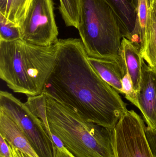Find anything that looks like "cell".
<instances>
[{
    "label": "cell",
    "mask_w": 156,
    "mask_h": 157,
    "mask_svg": "<svg viewBox=\"0 0 156 157\" xmlns=\"http://www.w3.org/2000/svg\"><path fill=\"white\" fill-rule=\"evenodd\" d=\"M43 93L82 119L113 130L126 104L92 67L81 39H59Z\"/></svg>",
    "instance_id": "1"
},
{
    "label": "cell",
    "mask_w": 156,
    "mask_h": 157,
    "mask_svg": "<svg viewBox=\"0 0 156 157\" xmlns=\"http://www.w3.org/2000/svg\"><path fill=\"white\" fill-rule=\"evenodd\" d=\"M92 67L105 82L117 92L123 94L122 79L127 73L123 58L115 59H98L88 56Z\"/></svg>",
    "instance_id": "9"
},
{
    "label": "cell",
    "mask_w": 156,
    "mask_h": 157,
    "mask_svg": "<svg viewBox=\"0 0 156 157\" xmlns=\"http://www.w3.org/2000/svg\"><path fill=\"white\" fill-rule=\"evenodd\" d=\"M121 56L123 58L129 73L133 88L137 96L140 90L142 74V64L144 60L140 51L129 40L123 37L121 44Z\"/></svg>",
    "instance_id": "11"
},
{
    "label": "cell",
    "mask_w": 156,
    "mask_h": 157,
    "mask_svg": "<svg viewBox=\"0 0 156 157\" xmlns=\"http://www.w3.org/2000/svg\"><path fill=\"white\" fill-rule=\"evenodd\" d=\"M51 137L54 144L57 147L60 148H62L65 147L64 144L62 143V141L57 136H56V135L53 134L51 133Z\"/></svg>",
    "instance_id": "23"
},
{
    "label": "cell",
    "mask_w": 156,
    "mask_h": 157,
    "mask_svg": "<svg viewBox=\"0 0 156 157\" xmlns=\"http://www.w3.org/2000/svg\"><path fill=\"white\" fill-rule=\"evenodd\" d=\"M0 157H11L10 147L6 140L0 135Z\"/></svg>",
    "instance_id": "20"
},
{
    "label": "cell",
    "mask_w": 156,
    "mask_h": 157,
    "mask_svg": "<svg viewBox=\"0 0 156 157\" xmlns=\"http://www.w3.org/2000/svg\"><path fill=\"white\" fill-rule=\"evenodd\" d=\"M0 110L11 118L24 133L39 157H54L52 139L43 122L25 103L6 91H0Z\"/></svg>",
    "instance_id": "5"
},
{
    "label": "cell",
    "mask_w": 156,
    "mask_h": 157,
    "mask_svg": "<svg viewBox=\"0 0 156 157\" xmlns=\"http://www.w3.org/2000/svg\"><path fill=\"white\" fill-rule=\"evenodd\" d=\"M0 135L19 151L31 157H39L17 124L1 110Z\"/></svg>",
    "instance_id": "10"
},
{
    "label": "cell",
    "mask_w": 156,
    "mask_h": 157,
    "mask_svg": "<svg viewBox=\"0 0 156 157\" xmlns=\"http://www.w3.org/2000/svg\"><path fill=\"white\" fill-rule=\"evenodd\" d=\"M21 39L20 27L9 22L0 13V40L13 41Z\"/></svg>",
    "instance_id": "17"
},
{
    "label": "cell",
    "mask_w": 156,
    "mask_h": 157,
    "mask_svg": "<svg viewBox=\"0 0 156 157\" xmlns=\"http://www.w3.org/2000/svg\"><path fill=\"white\" fill-rule=\"evenodd\" d=\"M54 146V157H76L74 156L69 151H68L65 147L59 148L55 145Z\"/></svg>",
    "instance_id": "21"
},
{
    "label": "cell",
    "mask_w": 156,
    "mask_h": 157,
    "mask_svg": "<svg viewBox=\"0 0 156 157\" xmlns=\"http://www.w3.org/2000/svg\"><path fill=\"white\" fill-rule=\"evenodd\" d=\"M146 135L151 150L155 157H156V133H153L146 127Z\"/></svg>",
    "instance_id": "19"
},
{
    "label": "cell",
    "mask_w": 156,
    "mask_h": 157,
    "mask_svg": "<svg viewBox=\"0 0 156 157\" xmlns=\"http://www.w3.org/2000/svg\"><path fill=\"white\" fill-rule=\"evenodd\" d=\"M115 9L123 22L125 38L130 40L136 23L138 0H107Z\"/></svg>",
    "instance_id": "12"
},
{
    "label": "cell",
    "mask_w": 156,
    "mask_h": 157,
    "mask_svg": "<svg viewBox=\"0 0 156 157\" xmlns=\"http://www.w3.org/2000/svg\"><path fill=\"white\" fill-rule=\"evenodd\" d=\"M89 57L106 59L121 57L126 32L123 22L107 0H81L78 29Z\"/></svg>",
    "instance_id": "4"
},
{
    "label": "cell",
    "mask_w": 156,
    "mask_h": 157,
    "mask_svg": "<svg viewBox=\"0 0 156 157\" xmlns=\"http://www.w3.org/2000/svg\"><path fill=\"white\" fill-rule=\"evenodd\" d=\"M11 150V157H31L9 144Z\"/></svg>",
    "instance_id": "22"
},
{
    "label": "cell",
    "mask_w": 156,
    "mask_h": 157,
    "mask_svg": "<svg viewBox=\"0 0 156 157\" xmlns=\"http://www.w3.org/2000/svg\"><path fill=\"white\" fill-rule=\"evenodd\" d=\"M149 14V0H138L134 29L129 40L142 55L144 49L145 36Z\"/></svg>",
    "instance_id": "13"
},
{
    "label": "cell",
    "mask_w": 156,
    "mask_h": 157,
    "mask_svg": "<svg viewBox=\"0 0 156 157\" xmlns=\"http://www.w3.org/2000/svg\"><path fill=\"white\" fill-rule=\"evenodd\" d=\"M21 40L36 46L49 47L58 40L53 0H32L20 26Z\"/></svg>",
    "instance_id": "7"
},
{
    "label": "cell",
    "mask_w": 156,
    "mask_h": 157,
    "mask_svg": "<svg viewBox=\"0 0 156 157\" xmlns=\"http://www.w3.org/2000/svg\"><path fill=\"white\" fill-rule=\"evenodd\" d=\"M143 120L133 110L125 112L112 130L114 157H155Z\"/></svg>",
    "instance_id": "6"
},
{
    "label": "cell",
    "mask_w": 156,
    "mask_h": 157,
    "mask_svg": "<svg viewBox=\"0 0 156 157\" xmlns=\"http://www.w3.org/2000/svg\"><path fill=\"white\" fill-rule=\"evenodd\" d=\"M32 0H8L5 15L9 22L20 27L24 20Z\"/></svg>",
    "instance_id": "16"
},
{
    "label": "cell",
    "mask_w": 156,
    "mask_h": 157,
    "mask_svg": "<svg viewBox=\"0 0 156 157\" xmlns=\"http://www.w3.org/2000/svg\"><path fill=\"white\" fill-rule=\"evenodd\" d=\"M57 48V42L42 47L21 39L0 40V78L13 92L27 97L41 95L53 69Z\"/></svg>",
    "instance_id": "2"
},
{
    "label": "cell",
    "mask_w": 156,
    "mask_h": 157,
    "mask_svg": "<svg viewBox=\"0 0 156 157\" xmlns=\"http://www.w3.org/2000/svg\"><path fill=\"white\" fill-rule=\"evenodd\" d=\"M143 59L151 67L156 68V16L149 4V14L145 36Z\"/></svg>",
    "instance_id": "14"
},
{
    "label": "cell",
    "mask_w": 156,
    "mask_h": 157,
    "mask_svg": "<svg viewBox=\"0 0 156 157\" xmlns=\"http://www.w3.org/2000/svg\"><path fill=\"white\" fill-rule=\"evenodd\" d=\"M59 10L65 25L78 29L80 20L81 0H60Z\"/></svg>",
    "instance_id": "15"
},
{
    "label": "cell",
    "mask_w": 156,
    "mask_h": 157,
    "mask_svg": "<svg viewBox=\"0 0 156 157\" xmlns=\"http://www.w3.org/2000/svg\"><path fill=\"white\" fill-rule=\"evenodd\" d=\"M8 0H0V13L5 15Z\"/></svg>",
    "instance_id": "24"
},
{
    "label": "cell",
    "mask_w": 156,
    "mask_h": 157,
    "mask_svg": "<svg viewBox=\"0 0 156 157\" xmlns=\"http://www.w3.org/2000/svg\"><path fill=\"white\" fill-rule=\"evenodd\" d=\"M149 4L152 6L156 16V1L155 0H149Z\"/></svg>",
    "instance_id": "25"
},
{
    "label": "cell",
    "mask_w": 156,
    "mask_h": 157,
    "mask_svg": "<svg viewBox=\"0 0 156 157\" xmlns=\"http://www.w3.org/2000/svg\"><path fill=\"white\" fill-rule=\"evenodd\" d=\"M123 94L129 101H131L135 106H137V96L133 86L132 78L127 71L125 75L122 79Z\"/></svg>",
    "instance_id": "18"
},
{
    "label": "cell",
    "mask_w": 156,
    "mask_h": 157,
    "mask_svg": "<svg viewBox=\"0 0 156 157\" xmlns=\"http://www.w3.org/2000/svg\"><path fill=\"white\" fill-rule=\"evenodd\" d=\"M45 108L51 133L74 156L114 157L112 130L84 120L46 94Z\"/></svg>",
    "instance_id": "3"
},
{
    "label": "cell",
    "mask_w": 156,
    "mask_h": 157,
    "mask_svg": "<svg viewBox=\"0 0 156 157\" xmlns=\"http://www.w3.org/2000/svg\"><path fill=\"white\" fill-rule=\"evenodd\" d=\"M136 107L142 112L147 127L156 133V68L147 65L144 60Z\"/></svg>",
    "instance_id": "8"
},
{
    "label": "cell",
    "mask_w": 156,
    "mask_h": 157,
    "mask_svg": "<svg viewBox=\"0 0 156 157\" xmlns=\"http://www.w3.org/2000/svg\"><path fill=\"white\" fill-rule=\"evenodd\" d=\"M155 1H156V0H155Z\"/></svg>",
    "instance_id": "26"
}]
</instances>
